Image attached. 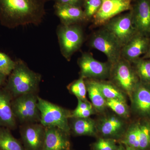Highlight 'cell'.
Instances as JSON below:
<instances>
[{
  "mask_svg": "<svg viewBox=\"0 0 150 150\" xmlns=\"http://www.w3.org/2000/svg\"><path fill=\"white\" fill-rule=\"evenodd\" d=\"M0 150H25L21 142L12 135L9 129L0 127Z\"/></svg>",
  "mask_w": 150,
  "mask_h": 150,
  "instance_id": "21",
  "label": "cell"
},
{
  "mask_svg": "<svg viewBox=\"0 0 150 150\" xmlns=\"http://www.w3.org/2000/svg\"><path fill=\"white\" fill-rule=\"evenodd\" d=\"M38 106L40 113V123L43 126L58 127L69 134L71 129L69 120L71 118V112L39 96Z\"/></svg>",
  "mask_w": 150,
  "mask_h": 150,
  "instance_id": "3",
  "label": "cell"
},
{
  "mask_svg": "<svg viewBox=\"0 0 150 150\" xmlns=\"http://www.w3.org/2000/svg\"><path fill=\"white\" fill-rule=\"evenodd\" d=\"M130 11L137 31L150 37V0H132Z\"/></svg>",
  "mask_w": 150,
  "mask_h": 150,
  "instance_id": "12",
  "label": "cell"
},
{
  "mask_svg": "<svg viewBox=\"0 0 150 150\" xmlns=\"http://www.w3.org/2000/svg\"><path fill=\"white\" fill-rule=\"evenodd\" d=\"M96 150H115L116 149L113 140L100 139L95 145Z\"/></svg>",
  "mask_w": 150,
  "mask_h": 150,
  "instance_id": "30",
  "label": "cell"
},
{
  "mask_svg": "<svg viewBox=\"0 0 150 150\" xmlns=\"http://www.w3.org/2000/svg\"><path fill=\"white\" fill-rule=\"evenodd\" d=\"M73 119L70 129L78 136H91L95 134L96 125L94 121L89 118H72Z\"/></svg>",
  "mask_w": 150,
  "mask_h": 150,
  "instance_id": "20",
  "label": "cell"
},
{
  "mask_svg": "<svg viewBox=\"0 0 150 150\" xmlns=\"http://www.w3.org/2000/svg\"><path fill=\"white\" fill-rule=\"evenodd\" d=\"M85 81L87 91L92 104L99 111L104 110L106 105V99L100 91L96 80L86 79Z\"/></svg>",
  "mask_w": 150,
  "mask_h": 150,
  "instance_id": "19",
  "label": "cell"
},
{
  "mask_svg": "<svg viewBox=\"0 0 150 150\" xmlns=\"http://www.w3.org/2000/svg\"><path fill=\"white\" fill-rule=\"evenodd\" d=\"M96 81L100 91L106 100L119 99L125 101V96L120 88L111 81Z\"/></svg>",
  "mask_w": 150,
  "mask_h": 150,
  "instance_id": "22",
  "label": "cell"
},
{
  "mask_svg": "<svg viewBox=\"0 0 150 150\" xmlns=\"http://www.w3.org/2000/svg\"><path fill=\"white\" fill-rule=\"evenodd\" d=\"M5 88L13 98L30 93H37L41 76L30 70L21 60L16 62L15 67L9 75Z\"/></svg>",
  "mask_w": 150,
  "mask_h": 150,
  "instance_id": "2",
  "label": "cell"
},
{
  "mask_svg": "<svg viewBox=\"0 0 150 150\" xmlns=\"http://www.w3.org/2000/svg\"><path fill=\"white\" fill-rule=\"evenodd\" d=\"M100 27L93 33L89 44L91 48L103 53L108 62L112 65L121 59L122 46L106 29Z\"/></svg>",
  "mask_w": 150,
  "mask_h": 150,
  "instance_id": "7",
  "label": "cell"
},
{
  "mask_svg": "<svg viewBox=\"0 0 150 150\" xmlns=\"http://www.w3.org/2000/svg\"><path fill=\"white\" fill-rule=\"evenodd\" d=\"M78 64L80 69V77L84 79H102L110 76L112 64L108 62L98 61L90 53H83L78 59Z\"/></svg>",
  "mask_w": 150,
  "mask_h": 150,
  "instance_id": "9",
  "label": "cell"
},
{
  "mask_svg": "<svg viewBox=\"0 0 150 150\" xmlns=\"http://www.w3.org/2000/svg\"><path fill=\"white\" fill-rule=\"evenodd\" d=\"M126 150H137L136 149H134V148L130 147L127 146V149Z\"/></svg>",
  "mask_w": 150,
  "mask_h": 150,
  "instance_id": "36",
  "label": "cell"
},
{
  "mask_svg": "<svg viewBox=\"0 0 150 150\" xmlns=\"http://www.w3.org/2000/svg\"><path fill=\"white\" fill-rule=\"evenodd\" d=\"M16 62L6 54L0 52V73L8 76L15 67Z\"/></svg>",
  "mask_w": 150,
  "mask_h": 150,
  "instance_id": "29",
  "label": "cell"
},
{
  "mask_svg": "<svg viewBox=\"0 0 150 150\" xmlns=\"http://www.w3.org/2000/svg\"><path fill=\"white\" fill-rule=\"evenodd\" d=\"M13 97L5 88H0V127L9 129L16 126V119L12 108Z\"/></svg>",
  "mask_w": 150,
  "mask_h": 150,
  "instance_id": "16",
  "label": "cell"
},
{
  "mask_svg": "<svg viewBox=\"0 0 150 150\" xmlns=\"http://www.w3.org/2000/svg\"><path fill=\"white\" fill-rule=\"evenodd\" d=\"M93 109L92 108L73 115L71 118H88L93 114Z\"/></svg>",
  "mask_w": 150,
  "mask_h": 150,
  "instance_id": "33",
  "label": "cell"
},
{
  "mask_svg": "<svg viewBox=\"0 0 150 150\" xmlns=\"http://www.w3.org/2000/svg\"><path fill=\"white\" fill-rule=\"evenodd\" d=\"M37 93L23 95L13 98L12 108L16 120L22 124L40 123V113L38 106Z\"/></svg>",
  "mask_w": 150,
  "mask_h": 150,
  "instance_id": "6",
  "label": "cell"
},
{
  "mask_svg": "<svg viewBox=\"0 0 150 150\" xmlns=\"http://www.w3.org/2000/svg\"><path fill=\"white\" fill-rule=\"evenodd\" d=\"M78 100L77 105L76 109L71 112V117L73 115L77 114L79 112L92 108V105L88 101H84L79 99Z\"/></svg>",
  "mask_w": 150,
  "mask_h": 150,
  "instance_id": "31",
  "label": "cell"
},
{
  "mask_svg": "<svg viewBox=\"0 0 150 150\" xmlns=\"http://www.w3.org/2000/svg\"><path fill=\"white\" fill-rule=\"evenodd\" d=\"M102 0H85L82 8L87 21H91L102 5Z\"/></svg>",
  "mask_w": 150,
  "mask_h": 150,
  "instance_id": "26",
  "label": "cell"
},
{
  "mask_svg": "<svg viewBox=\"0 0 150 150\" xmlns=\"http://www.w3.org/2000/svg\"><path fill=\"white\" fill-rule=\"evenodd\" d=\"M68 134L58 127H45V136L42 150H69L70 143Z\"/></svg>",
  "mask_w": 150,
  "mask_h": 150,
  "instance_id": "14",
  "label": "cell"
},
{
  "mask_svg": "<svg viewBox=\"0 0 150 150\" xmlns=\"http://www.w3.org/2000/svg\"><path fill=\"white\" fill-rule=\"evenodd\" d=\"M142 58L143 59H150V44L147 51Z\"/></svg>",
  "mask_w": 150,
  "mask_h": 150,
  "instance_id": "35",
  "label": "cell"
},
{
  "mask_svg": "<svg viewBox=\"0 0 150 150\" xmlns=\"http://www.w3.org/2000/svg\"><path fill=\"white\" fill-rule=\"evenodd\" d=\"M99 11L92 23L95 27H102L114 17L131 10L132 0H102Z\"/></svg>",
  "mask_w": 150,
  "mask_h": 150,
  "instance_id": "10",
  "label": "cell"
},
{
  "mask_svg": "<svg viewBox=\"0 0 150 150\" xmlns=\"http://www.w3.org/2000/svg\"><path fill=\"white\" fill-rule=\"evenodd\" d=\"M47 0H0V23L13 28L32 24L38 25L46 15Z\"/></svg>",
  "mask_w": 150,
  "mask_h": 150,
  "instance_id": "1",
  "label": "cell"
},
{
  "mask_svg": "<svg viewBox=\"0 0 150 150\" xmlns=\"http://www.w3.org/2000/svg\"><path fill=\"white\" fill-rule=\"evenodd\" d=\"M102 27L115 38L122 47L138 32L130 11L114 17Z\"/></svg>",
  "mask_w": 150,
  "mask_h": 150,
  "instance_id": "8",
  "label": "cell"
},
{
  "mask_svg": "<svg viewBox=\"0 0 150 150\" xmlns=\"http://www.w3.org/2000/svg\"><path fill=\"white\" fill-rule=\"evenodd\" d=\"M56 32L62 56L67 61H70L83 43L82 28L80 24L66 25L61 24L57 28Z\"/></svg>",
  "mask_w": 150,
  "mask_h": 150,
  "instance_id": "4",
  "label": "cell"
},
{
  "mask_svg": "<svg viewBox=\"0 0 150 150\" xmlns=\"http://www.w3.org/2000/svg\"><path fill=\"white\" fill-rule=\"evenodd\" d=\"M150 44V37L138 32L122 47L121 57L133 63L146 53Z\"/></svg>",
  "mask_w": 150,
  "mask_h": 150,
  "instance_id": "13",
  "label": "cell"
},
{
  "mask_svg": "<svg viewBox=\"0 0 150 150\" xmlns=\"http://www.w3.org/2000/svg\"><path fill=\"white\" fill-rule=\"evenodd\" d=\"M109 77L111 82L130 95L140 82L131 63L122 57L112 65Z\"/></svg>",
  "mask_w": 150,
  "mask_h": 150,
  "instance_id": "5",
  "label": "cell"
},
{
  "mask_svg": "<svg viewBox=\"0 0 150 150\" xmlns=\"http://www.w3.org/2000/svg\"><path fill=\"white\" fill-rule=\"evenodd\" d=\"M131 64H134L133 67L140 81L150 84V59L140 58Z\"/></svg>",
  "mask_w": 150,
  "mask_h": 150,
  "instance_id": "23",
  "label": "cell"
},
{
  "mask_svg": "<svg viewBox=\"0 0 150 150\" xmlns=\"http://www.w3.org/2000/svg\"><path fill=\"white\" fill-rule=\"evenodd\" d=\"M68 88L71 93L74 95L78 99L88 101L86 99L87 89L84 79L82 77L69 85Z\"/></svg>",
  "mask_w": 150,
  "mask_h": 150,
  "instance_id": "24",
  "label": "cell"
},
{
  "mask_svg": "<svg viewBox=\"0 0 150 150\" xmlns=\"http://www.w3.org/2000/svg\"><path fill=\"white\" fill-rule=\"evenodd\" d=\"M150 86L140 81L133 93L134 107L142 115H150Z\"/></svg>",
  "mask_w": 150,
  "mask_h": 150,
  "instance_id": "17",
  "label": "cell"
},
{
  "mask_svg": "<svg viewBox=\"0 0 150 150\" xmlns=\"http://www.w3.org/2000/svg\"><path fill=\"white\" fill-rule=\"evenodd\" d=\"M98 128L104 136H117L123 130L124 123L120 118L112 115L103 118L100 123Z\"/></svg>",
  "mask_w": 150,
  "mask_h": 150,
  "instance_id": "18",
  "label": "cell"
},
{
  "mask_svg": "<svg viewBox=\"0 0 150 150\" xmlns=\"http://www.w3.org/2000/svg\"><path fill=\"white\" fill-rule=\"evenodd\" d=\"M20 133L25 150H42L45 136V127L40 123L22 124Z\"/></svg>",
  "mask_w": 150,
  "mask_h": 150,
  "instance_id": "11",
  "label": "cell"
},
{
  "mask_svg": "<svg viewBox=\"0 0 150 150\" xmlns=\"http://www.w3.org/2000/svg\"><path fill=\"white\" fill-rule=\"evenodd\" d=\"M139 124H134L130 127L124 141L128 146L136 149H139Z\"/></svg>",
  "mask_w": 150,
  "mask_h": 150,
  "instance_id": "25",
  "label": "cell"
},
{
  "mask_svg": "<svg viewBox=\"0 0 150 150\" xmlns=\"http://www.w3.org/2000/svg\"><path fill=\"white\" fill-rule=\"evenodd\" d=\"M55 4L75 6L82 8L85 0H54Z\"/></svg>",
  "mask_w": 150,
  "mask_h": 150,
  "instance_id": "32",
  "label": "cell"
},
{
  "mask_svg": "<svg viewBox=\"0 0 150 150\" xmlns=\"http://www.w3.org/2000/svg\"><path fill=\"white\" fill-rule=\"evenodd\" d=\"M54 8L55 14L62 25H81L87 22L82 8L57 4H54Z\"/></svg>",
  "mask_w": 150,
  "mask_h": 150,
  "instance_id": "15",
  "label": "cell"
},
{
  "mask_svg": "<svg viewBox=\"0 0 150 150\" xmlns=\"http://www.w3.org/2000/svg\"><path fill=\"white\" fill-rule=\"evenodd\" d=\"M106 105L119 116H127L129 114V110L124 100H106Z\"/></svg>",
  "mask_w": 150,
  "mask_h": 150,
  "instance_id": "27",
  "label": "cell"
},
{
  "mask_svg": "<svg viewBox=\"0 0 150 150\" xmlns=\"http://www.w3.org/2000/svg\"><path fill=\"white\" fill-rule=\"evenodd\" d=\"M139 149L144 150L150 145V124H139Z\"/></svg>",
  "mask_w": 150,
  "mask_h": 150,
  "instance_id": "28",
  "label": "cell"
},
{
  "mask_svg": "<svg viewBox=\"0 0 150 150\" xmlns=\"http://www.w3.org/2000/svg\"><path fill=\"white\" fill-rule=\"evenodd\" d=\"M6 76L0 73V88L5 83Z\"/></svg>",
  "mask_w": 150,
  "mask_h": 150,
  "instance_id": "34",
  "label": "cell"
},
{
  "mask_svg": "<svg viewBox=\"0 0 150 150\" xmlns=\"http://www.w3.org/2000/svg\"><path fill=\"white\" fill-rule=\"evenodd\" d=\"M115 150H123V149H122V148H116V149Z\"/></svg>",
  "mask_w": 150,
  "mask_h": 150,
  "instance_id": "37",
  "label": "cell"
}]
</instances>
